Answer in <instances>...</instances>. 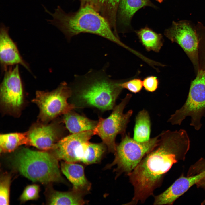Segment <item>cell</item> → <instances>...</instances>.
<instances>
[{
	"label": "cell",
	"instance_id": "6da1fadb",
	"mask_svg": "<svg viewBox=\"0 0 205 205\" xmlns=\"http://www.w3.org/2000/svg\"><path fill=\"white\" fill-rule=\"evenodd\" d=\"M190 146L189 137L184 129L162 132L157 146L127 175L134 187V195L131 200L126 204L144 203L153 195L173 165L185 160Z\"/></svg>",
	"mask_w": 205,
	"mask_h": 205
},
{
	"label": "cell",
	"instance_id": "7a4b0ae2",
	"mask_svg": "<svg viewBox=\"0 0 205 205\" xmlns=\"http://www.w3.org/2000/svg\"><path fill=\"white\" fill-rule=\"evenodd\" d=\"M123 81L111 78L105 70L91 69L84 75H75L71 85L78 104L102 111L112 110L123 89Z\"/></svg>",
	"mask_w": 205,
	"mask_h": 205
},
{
	"label": "cell",
	"instance_id": "3957f363",
	"mask_svg": "<svg viewBox=\"0 0 205 205\" xmlns=\"http://www.w3.org/2000/svg\"><path fill=\"white\" fill-rule=\"evenodd\" d=\"M44 8L53 18L48 21L60 30L68 40L81 33H90L103 37L128 51L131 49L120 40L106 19L91 6L80 7L77 11L68 13L59 6L53 13Z\"/></svg>",
	"mask_w": 205,
	"mask_h": 205
},
{
	"label": "cell",
	"instance_id": "277c9868",
	"mask_svg": "<svg viewBox=\"0 0 205 205\" xmlns=\"http://www.w3.org/2000/svg\"><path fill=\"white\" fill-rule=\"evenodd\" d=\"M58 160L53 154L23 148L14 154L11 164L19 173L34 182H63Z\"/></svg>",
	"mask_w": 205,
	"mask_h": 205
},
{
	"label": "cell",
	"instance_id": "5b68a950",
	"mask_svg": "<svg viewBox=\"0 0 205 205\" xmlns=\"http://www.w3.org/2000/svg\"><path fill=\"white\" fill-rule=\"evenodd\" d=\"M160 134L146 142H139L125 134L117 145L115 158L106 168L116 165L114 171L116 177L123 173L128 175L135 169L144 157L157 145Z\"/></svg>",
	"mask_w": 205,
	"mask_h": 205
},
{
	"label": "cell",
	"instance_id": "8992f818",
	"mask_svg": "<svg viewBox=\"0 0 205 205\" xmlns=\"http://www.w3.org/2000/svg\"><path fill=\"white\" fill-rule=\"evenodd\" d=\"M191 118L190 125L197 130L201 128V120L205 117V69L198 71L192 82L187 99L183 106L168 120L172 125L181 124L186 117Z\"/></svg>",
	"mask_w": 205,
	"mask_h": 205
},
{
	"label": "cell",
	"instance_id": "52a82bcc",
	"mask_svg": "<svg viewBox=\"0 0 205 205\" xmlns=\"http://www.w3.org/2000/svg\"><path fill=\"white\" fill-rule=\"evenodd\" d=\"M132 97L127 94L120 103L116 106L110 115L106 118L99 117L97 125L93 130L94 135H97L106 145L108 151L114 153L116 145L115 140L119 134H126L127 125L133 111L130 110L124 113V110Z\"/></svg>",
	"mask_w": 205,
	"mask_h": 205
},
{
	"label": "cell",
	"instance_id": "ba28073f",
	"mask_svg": "<svg viewBox=\"0 0 205 205\" xmlns=\"http://www.w3.org/2000/svg\"><path fill=\"white\" fill-rule=\"evenodd\" d=\"M71 88L65 82L61 83L50 92L37 91L32 100L38 106L39 120L48 122L62 114L72 110L75 106L69 103L67 100L72 95Z\"/></svg>",
	"mask_w": 205,
	"mask_h": 205
},
{
	"label": "cell",
	"instance_id": "9c48e42d",
	"mask_svg": "<svg viewBox=\"0 0 205 205\" xmlns=\"http://www.w3.org/2000/svg\"><path fill=\"white\" fill-rule=\"evenodd\" d=\"M5 71L0 88L1 105L7 112L18 115L24 103L23 87L18 65Z\"/></svg>",
	"mask_w": 205,
	"mask_h": 205
},
{
	"label": "cell",
	"instance_id": "30bf717a",
	"mask_svg": "<svg viewBox=\"0 0 205 205\" xmlns=\"http://www.w3.org/2000/svg\"><path fill=\"white\" fill-rule=\"evenodd\" d=\"M94 135L93 131L90 130L71 134L62 138L52 149V154L58 160L79 162L84 148Z\"/></svg>",
	"mask_w": 205,
	"mask_h": 205
},
{
	"label": "cell",
	"instance_id": "8fae6325",
	"mask_svg": "<svg viewBox=\"0 0 205 205\" xmlns=\"http://www.w3.org/2000/svg\"><path fill=\"white\" fill-rule=\"evenodd\" d=\"M165 36L178 44L193 62L197 60L199 44L195 30L186 21H173L171 27L165 30Z\"/></svg>",
	"mask_w": 205,
	"mask_h": 205
},
{
	"label": "cell",
	"instance_id": "7c38bea8",
	"mask_svg": "<svg viewBox=\"0 0 205 205\" xmlns=\"http://www.w3.org/2000/svg\"><path fill=\"white\" fill-rule=\"evenodd\" d=\"M205 176V167L195 173L182 174L165 190L154 197V205H172L192 186Z\"/></svg>",
	"mask_w": 205,
	"mask_h": 205
},
{
	"label": "cell",
	"instance_id": "4fadbf2b",
	"mask_svg": "<svg viewBox=\"0 0 205 205\" xmlns=\"http://www.w3.org/2000/svg\"><path fill=\"white\" fill-rule=\"evenodd\" d=\"M61 131L59 126L54 123L35 124L27 132L28 144L41 150L52 149L61 139Z\"/></svg>",
	"mask_w": 205,
	"mask_h": 205
},
{
	"label": "cell",
	"instance_id": "5bb4252c",
	"mask_svg": "<svg viewBox=\"0 0 205 205\" xmlns=\"http://www.w3.org/2000/svg\"><path fill=\"white\" fill-rule=\"evenodd\" d=\"M9 30V27L1 23L0 60L2 68L5 71L9 66L19 64L30 71L28 64L22 58L17 46L10 36Z\"/></svg>",
	"mask_w": 205,
	"mask_h": 205
},
{
	"label": "cell",
	"instance_id": "9a60e30c",
	"mask_svg": "<svg viewBox=\"0 0 205 205\" xmlns=\"http://www.w3.org/2000/svg\"><path fill=\"white\" fill-rule=\"evenodd\" d=\"M62 171L72 185V190L83 195L88 193L91 184L86 178L83 165L77 162H62Z\"/></svg>",
	"mask_w": 205,
	"mask_h": 205
},
{
	"label": "cell",
	"instance_id": "2e32d148",
	"mask_svg": "<svg viewBox=\"0 0 205 205\" xmlns=\"http://www.w3.org/2000/svg\"><path fill=\"white\" fill-rule=\"evenodd\" d=\"M146 7H156L150 0H120L117 16L119 24L124 27H130L131 21L136 13Z\"/></svg>",
	"mask_w": 205,
	"mask_h": 205
},
{
	"label": "cell",
	"instance_id": "e0dca14e",
	"mask_svg": "<svg viewBox=\"0 0 205 205\" xmlns=\"http://www.w3.org/2000/svg\"><path fill=\"white\" fill-rule=\"evenodd\" d=\"M72 110L63 114V119L66 128L70 133L93 131L98 121L90 119Z\"/></svg>",
	"mask_w": 205,
	"mask_h": 205
},
{
	"label": "cell",
	"instance_id": "ac0fdd59",
	"mask_svg": "<svg viewBox=\"0 0 205 205\" xmlns=\"http://www.w3.org/2000/svg\"><path fill=\"white\" fill-rule=\"evenodd\" d=\"M139 40L148 51L159 52L163 44L162 35L158 33L148 27L135 31Z\"/></svg>",
	"mask_w": 205,
	"mask_h": 205
},
{
	"label": "cell",
	"instance_id": "d6986e66",
	"mask_svg": "<svg viewBox=\"0 0 205 205\" xmlns=\"http://www.w3.org/2000/svg\"><path fill=\"white\" fill-rule=\"evenodd\" d=\"M84 196L72 190L67 192L52 190L48 195V203L50 205H83L87 203Z\"/></svg>",
	"mask_w": 205,
	"mask_h": 205
},
{
	"label": "cell",
	"instance_id": "ffe728a7",
	"mask_svg": "<svg viewBox=\"0 0 205 205\" xmlns=\"http://www.w3.org/2000/svg\"><path fill=\"white\" fill-rule=\"evenodd\" d=\"M151 128V122L148 112L145 109L142 110L136 116L133 139L139 142L149 140L150 139Z\"/></svg>",
	"mask_w": 205,
	"mask_h": 205
},
{
	"label": "cell",
	"instance_id": "44dd1931",
	"mask_svg": "<svg viewBox=\"0 0 205 205\" xmlns=\"http://www.w3.org/2000/svg\"><path fill=\"white\" fill-rule=\"evenodd\" d=\"M23 144H28L27 132L3 134L0 136V152H11Z\"/></svg>",
	"mask_w": 205,
	"mask_h": 205
},
{
	"label": "cell",
	"instance_id": "7402d4cb",
	"mask_svg": "<svg viewBox=\"0 0 205 205\" xmlns=\"http://www.w3.org/2000/svg\"><path fill=\"white\" fill-rule=\"evenodd\" d=\"M107 149L103 142L93 143L89 142L84 149L79 162L86 165L98 163L102 158Z\"/></svg>",
	"mask_w": 205,
	"mask_h": 205
},
{
	"label": "cell",
	"instance_id": "603a6c76",
	"mask_svg": "<svg viewBox=\"0 0 205 205\" xmlns=\"http://www.w3.org/2000/svg\"><path fill=\"white\" fill-rule=\"evenodd\" d=\"M11 177L9 175H4L0 181V204L9 205V202L10 187Z\"/></svg>",
	"mask_w": 205,
	"mask_h": 205
},
{
	"label": "cell",
	"instance_id": "cb8c5ba5",
	"mask_svg": "<svg viewBox=\"0 0 205 205\" xmlns=\"http://www.w3.org/2000/svg\"><path fill=\"white\" fill-rule=\"evenodd\" d=\"M40 188L36 184H32L27 186L20 196V199L22 202L35 200L39 197Z\"/></svg>",
	"mask_w": 205,
	"mask_h": 205
},
{
	"label": "cell",
	"instance_id": "d4e9b609",
	"mask_svg": "<svg viewBox=\"0 0 205 205\" xmlns=\"http://www.w3.org/2000/svg\"><path fill=\"white\" fill-rule=\"evenodd\" d=\"M120 85L123 89H126L135 93L140 92L143 86L142 81L138 78H135L125 81H123Z\"/></svg>",
	"mask_w": 205,
	"mask_h": 205
},
{
	"label": "cell",
	"instance_id": "484cf974",
	"mask_svg": "<svg viewBox=\"0 0 205 205\" xmlns=\"http://www.w3.org/2000/svg\"><path fill=\"white\" fill-rule=\"evenodd\" d=\"M142 82L144 89L150 92L155 91L158 88L159 85V80L157 77L154 76L146 77Z\"/></svg>",
	"mask_w": 205,
	"mask_h": 205
},
{
	"label": "cell",
	"instance_id": "4316f807",
	"mask_svg": "<svg viewBox=\"0 0 205 205\" xmlns=\"http://www.w3.org/2000/svg\"><path fill=\"white\" fill-rule=\"evenodd\" d=\"M81 3L80 7L89 6L93 7L99 13L100 0H79Z\"/></svg>",
	"mask_w": 205,
	"mask_h": 205
},
{
	"label": "cell",
	"instance_id": "83f0119b",
	"mask_svg": "<svg viewBox=\"0 0 205 205\" xmlns=\"http://www.w3.org/2000/svg\"><path fill=\"white\" fill-rule=\"evenodd\" d=\"M198 188H202L205 192V176L200 180L196 184ZM205 204V198L201 204Z\"/></svg>",
	"mask_w": 205,
	"mask_h": 205
},
{
	"label": "cell",
	"instance_id": "f1b7e54d",
	"mask_svg": "<svg viewBox=\"0 0 205 205\" xmlns=\"http://www.w3.org/2000/svg\"><path fill=\"white\" fill-rule=\"evenodd\" d=\"M159 3H162L164 0H156Z\"/></svg>",
	"mask_w": 205,
	"mask_h": 205
}]
</instances>
